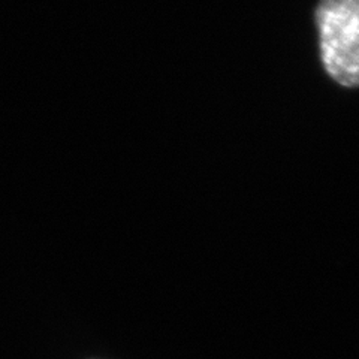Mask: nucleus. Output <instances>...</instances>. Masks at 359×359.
Masks as SVG:
<instances>
[{
    "label": "nucleus",
    "instance_id": "f257e3e1",
    "mask_svg": "<svg viewBox=\"0 0 359 359\" xmlns=\"http://www.w3.org/2000/svg\"><path fill=\"white\" fill-rule=\"evenodd\" d=\"M316 21L325 69L341 86H359V0H320Z\"/></svg>",
    "mask_w": 359,
    "mask_h": 359
}]
</instances>
